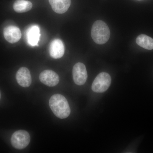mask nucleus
<instances>
[{
	"label": "nucleus",
	"instance_id": "nucleus-8",
	"mask_svg": "<svg viewBox=\"0 0 153 153\" xmlns=\"http://www.w3.org/2000/svg\"><path fill=\"white\" fill-rule=\"evenodd\" d=\"M4 36L6 40L11 44L18 42L22 38V33L18 27L9 26L4 30Z\"/></svg>",
	"mask_w": 153,
	"mask_h": 153
},
{
	"label": "nucleus",
	"instance_id": "nucleus-11",
	"mask_svg": "<svg viewBox=\"0 0 153 153\" xmlns=\"http://www.w3.org/2000/svg\"><path fill=\"white\" fill-rule=\"evenodd\" d=\"M53 10L57 14H63L68 10L71 0H49Z\"/></svg>",
	"mask_w": 153,
	"mask_h": 153
},
{
	"label": "nucleus",
	"instance_id": "nucleus-10",
	"mask_svg": "<svg viewBox=\"0 0 153 153\" xmlns=\"http://www.w3.org/2000/svg\"><path fill=\"white\" fill-rule=\"evenodd\" d=\"M16 79L18 83L23 87H28L32 83V77L27 68L22 67L20 68L16 74Z\"/></svg>",
	"mask_w": 153,
	"mask_h": 153
},
{
	"label": "nucleus",
	"instance_id": "nucleus-1",
	"mask_svg": "<svg viewBox=\"0 0 153 153\" xmlns=\"http://www.w3.org/2000/svg\"><path fill=\"white\" fill-rule=\"evenodd\" d=\"M49 106L57 117L65 119L68 117L71 109L68 101L63 96L55 94L51 97L49 101Z\"/></svg>",
	"mask_w": 153,
	"mask_h": 153
},
{
	"label": "nucleus",
	"instance_id": "nucleus-13",
	"mask_svg": "<svg viewBox=\"0 0 153 153\" xmlns=\"http://www.w3.org/2000/svg\"><path fill=\"white\" fill-rule=\"evenodd\" d=\"M137 44L144 49L148 50L153 49V39L146 35H140L137 37Z\"/></svg>",
	"mask_w": 153,
	"mask_h": 153
},
{
	"label": "nucleus",
	"instance_id": "nucleus-5",
	"mask_svg": "<svg viewBox=\"0 0 153 153\" xmlns=\"http://www.w3.org/2000/svg\"><path fill=\"white\" fill-rule=\"evenodd\" d=\"M73 80L75 84L81 85L85 84L87 79L88 74L86 67L82 63H76L72 70Z\"/></svg>",
	"mask_w": 153,
	"mask_h": 153
},
{
	"label": "nucleus",
	"instance_id": "nucleus-2",
	"mask_svg": "<svg viewBox=\"0 0 153 153\" xmlns=\"http://www.w3.org/2000/svg\"><path fill=\"white\" fill-rule=\"evenodd\" d=\"M91 36L97 44L102 45L105 44L108 41L110 36L109 27L103 21H96L91 28Z\"/></svg>",
	"mask_w": 153,
	"mask_h": 153
},
{
	"label": "nucleus",
	"instance_id": "nucleus-4",
	"mask_svg": "<svg viewBox=\"0 0 153 153\" xmlns=\"http://www.w3.org/2000/svg\"><path fill=\"white\" fill-rule=\"evenodd\" d=\"M30 141V134L25 130H19L15 132L11 139L12 146L18 149H22L27 147Z\"/></svg>",
	"mask_w": 153,
	"mask_h": 153
},
{
	"label": "nucleus",
	"instance_id": "nucleus-6",
	"mask_svg": "<svg viewBox=\"0 0 153 153\" xmlns=\"http://www.w3.org/2000/svg\"><path fill=\"white\" fill-rule=\"evenodd\" d=\"M39 79L42 83L49 87L57 85L60 80L58 74L51 70H46L42 71L40 74Z\"/></svg>",
	"mask_w": 153,
	"mask_h": 153
},
{
	"label": "nucleus",
	"instance_id": "nucleus-12",
	"mask_svg": "<svg viewBox=\"0 0 153 153\" xmlns=\"http://www.w3.org/2000/svg\"><path fill=\"white\" fill-rule=\"evenodd\" d=\"M13 7L16 13H21L30 10L33 7V4L28 0H16Z\"/></svg>",
	"mask_w": 153,
	"mask_h": 153
},
{
	"label": "nucleus",
	"instance_id": "nucleus-14",
	"mask_svg": "<svg viewBox=\"0 0 153 153\" xmlns=\"http://www.w3.org/2000/svg\"><path fill=\"white\" fill-rule=\"evenodd\" d=\"M1 92H0V99H1Z\"/></svg>",
	"mask_w": 153,
	"mask_h": 153
},
{
	"label": "nucleus",
	"instance_id": "nucleus-9",
	"mask_svg": "<svg viewBox=\"0 0 153 153\" xmlns=\"http://www.w3.org/2000/svg\"><path fill=\"white\" fill-rule=\"evenodd\" d=\"M50 56L54 59H59L63 56L65 52V47L61 40L55 39L50 43L49 48Z\"/></svg>",
	"mask_w": 153,
	"mask_h": 153
},
{
	"label": "nucleus",
	"instance_id": "nucleus-7",
	"mask_svg": "<svg viewBox=\"0 0 153 153\" xmlns=\"http://www.w3.org/2000/svg\"><path fill=\"white\" fill-rule=\"evenodd\" d=\"M26 37L28 44L32 47L38 46L41 37L40 28L37 25H33L27 29Z\"/></svg>",
	"mask_w": 153,
	"mask_h": 153
},
{
	"label": "nucleus",
	"instance_id": "nucleus-3",
	"mask_svg": "<svg viewBox=\"0 0 153 153\" xmlns=\"http://www.w3.org/2000/svg\"><path fill=\"white\" fill-rule=\"evenodd\" d=\"M111 82V77L108 73L101 72L94 80L91 88L94 92L103 93L109 88Z\"/></svg>",
	"mask_w": 153,
	"mask_h": 153
}]
</instances>
